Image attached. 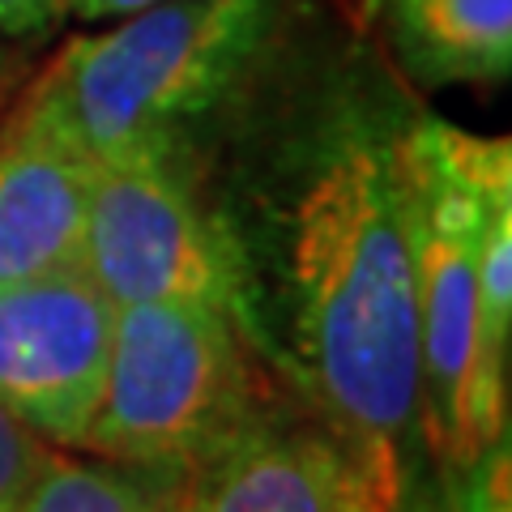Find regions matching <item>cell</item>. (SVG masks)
Segmentation results:
<instances>
[{"label":"cell","mask_w":512,"mask_h":512,"mask_svg":"<svg viewBox=\"0 0 512 512\" xmlns=\"http://www.w3.org/2000/svg\"><path fill=\"white\" fill-rule=\"evenodd\" d=\"M397 133L342 94L248 158L227 197H210L244 342L393 504L423 453Z\"/></svg>","instance_id":"6da1fadb"},{"label":"cell","mask_w":512,"mask_h":512,"mask_svg":"<svg viewBox=\"0 0 512 512\" xmlns=\"http://www.w3.org/2000/svg\"><path fill=\"white\" fill-rule=\"evenodd\" d=\"M282 0H154L73 39L18 111L73 137L94 163L141 146H197L278 35Z\"/></svg>","instance_id":"7a4b0ae2"},{"label":"cell","mask_w":512,"mask_h":512,"mask_svg":"<svg viewBox=\"0 0 512 512\" xmlns=\"http://www.w3.org/2000/svg\"><path fill=\"white\" fill-rule=\"evenodd\" d=\"M274 410L278 384L222 303H133L116 316L103 402L82 453L201 483Z\"/></svg>","instance_id":"3957f363"},{"label":"cell","mask_w":512,"mask_h":512,"mask_svg":"<svg viewBox=\"0 0 512 512\" xmlns=\"http://www.w3.org/2000/svg\"><path fill=\"white\" fill-rule=\"evenodd\" d=\"M397 167L419 320V440L431 466L466 470L508 436V355L487 338L478 201L457 158V128L431 116L402 124Z\"/></svg>","instance_id":"277c9868"},{"label":"cell","mask_w":512,"mask_h":512,"mask_svg":"<svg viewBox=\"0 0 512 512\" xmlns=\"http://www.w3.org/2000/svg\"><path fill=\"white\" fill-rule=\"evenodd\" d=\"M82 265L116 308L163 299L227 308V261L197 146H141L99 158Z\"/></svg>","instance_id":"5b68a950"},{"label":"cell","mask_w":512,"mask_h":512,"mask_svg":"<svg viewBox=\"0 0 512 512\" xmlns=\"http://www.w3.org/2000/svg\"><path fill=\"white\" fill-rule=\"evenodd\" d=\"M120 308L86 265L0 286V410L82 453L99 414Z\"/></svg>","instance_id":"8992f818"},{"label":"cell","mask_w":512,"mask_h":512,"mask_svg":"<svg viewBox=\"0 0 512 512\" xmlns=\"http://www.w3.org/2000/svg\"><path fill=\"white\" fill-rule=\"evenodd\" d=\"M188 512H397L363 461L303 410L256 423L192 491Z\"/></svg>","instance_id":"52a82bcc"},{"label":"cell","mask_w":512,"mask_h":512,"mask_svg":"<svg viewBox=\"0 0 512 512\" xmlns=\"http://www.w3.org/2000/svg\"><path fill=\"white\" fill-rule=\"evenodd\" d=\"M94 158L26 111L0 128V286L82 265Z\"/></svg>","instance_id":"ba28073f"},{"label":"cell","mask_w":512,"mask_h":512,"mask_svg":"<svg viewBox=\"0 0 512 512\" xmlns=\"http://www.w3.org/2000/svg\"><path fill=\"white\" fill-rule=\"evenodd\" d=\"M397 60L423 86H495L512 73V0H376Z\"/></svg>","instance_id":"9c48e42d"},{"label":"cell","mask_w":512,"mask_h":512,"mask_svg":"<svg viewBox=\"0 0 512 512\" xmlns=\"http://www.w3.org/2000/svg\"><path fill=\"white\" fill-rule=\"evenodd\" d=\"M457 158L478 201V295L495 350L512 342V146L508 137H483L457 128Z\"/></svg>","instance_id":"30bf717a"},{"label":"cell","mask_w":512,"mask_h":512,"mask_svg":"<svg viewBox=\"0 0 512 512\" xmlns=\"http://www.w3.org/2000/svg\"><path fill=\"white\" fill-rule=\"evenodd\" d=\"M197 483L163 478L146 470L111 466V461H82L52 453V461L26 491L13 512H188Z\"/></svg>","instance_id":"8fae6325"},{"label":"cell","mask_w":512,"mask_h":512,"mask_svg":"<svg viewBox=\"0 0 512 512\" xmlns=\"http://www.w3.org/2000/svg\"><path fill=\"white\" fill-rule=\"evenodd\" d=\"M52 453L56 448L43 436L18 423L9 410H0V512H13L26 500V491L35 487Z\"/></svg>","instance_id":"7c38bea8"},{"label":"cell","mask_w":512,"mask_h":512,"mask_svg":"<svg viewBox=\"0 0 512 512\" xmlns=\"http://www.w3.org/2000/svg\"><path fill=\"white\" fill-rule=\"evenodd\" d=\"M461 512H512V440L500 436L466 470H453Z\"/></svg>","instance_id":"4fadbf2b"},{"label":"cell","mask_w":512,"mask_h":512,"mask_svg":"<svg viewBox=\"0 0 512 512\" xmlns=\"http://www.w3.org/2000/svg\"><path fill=\"white\" fill-rule=\"evenodd\" d=\"M64 18V0H0V39H39Z\"/></svg>","instance_id":"5bb4252c"},{"label":"cell","mask_w":512,"mask_h":512,"mask_svg":"<svg viewBox=\"0 0 512 512\" xmlns=\"http://www.w3.org/2000/svg\"><path fill=\"white\" fill-rule=\"evenodd\" d=\"M397 512H461L453 470L436 466V474H431V478L414 470L406 491H402V500H397Z\"/></svg>","instance_id":"9a60e30c"},{"label":"cell","mask_w":512,"mask_h":512,"mask_svg":"<svg viewBox=\"0 0 512 512\" xmlns=\"http://www.w3.org/2000/svg\"><path fill=\"white\" fill-rule=\"evenodd\" d=\"M154 5V0H64V13L86 22H103V18H124V13H137Z\"/></svg>","instance_id":"2e32d148"},{"label":"cell","mask_w":512,"mask_h":512,"mask_svg":"<svg viewBox=\"0 0 512 512\" xmlns=\"http://www.w3.org/2000/svg\"><path fill=\"white\" fill-rule=\"evenodd\" d=\"M5 77H9V52H5V43H0V90H5Z\"/></svg>","instance_id":"e0dca14e"}]
</instances>
